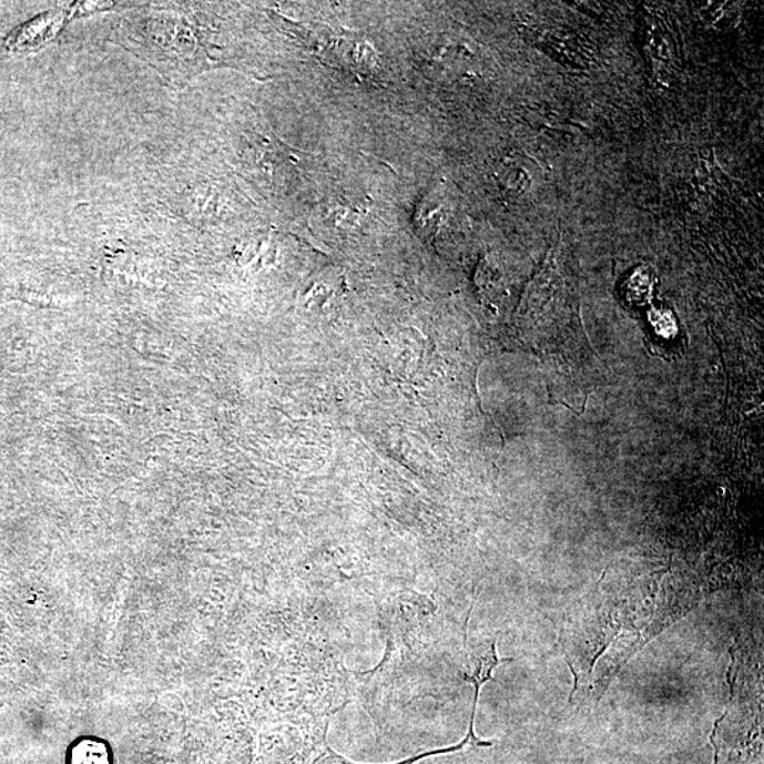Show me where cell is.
I'll list each match as a JSON object with an SVG mask.
<instances>
[{
  "instance_id": "obj_1",
  "label": "cell",
  "mask_w": 764,
  "mask_h": 764,
  "mask_svg": "<svg viewBox=\"0 0 764 764\" xmlns=\"http://www.w3.org/2000/svg\"><path fill=\"white\" fill-rule=\"evenodd\" d=\"M493 746V743L491 742H486L479 740L477 737L476 732H475V721L470 720V725H469V731L468 735H466L465 740L458 743V745L455 746H449L445 748H436V751L432 752H425L420 753L418 756H414L411 758H407V761H403L399 763L395 764H414L419 761H422V758H427L430 756H436V755H446V753H456V752H464L468 751V748H473V747H490ZM313 764H357L353 763L350 761H347L346 757H343L342 755H338L333 748L327 746V743L325 746H323V752L320 753L319 756L315 758V762Z\"/></svg>"
},
{
  "instance_id": "obj_2",
  "label": "cell",
  "mask_w": 764,
  "mask_h": 764,
  "mask_svg": "<svg viewBox=\"0 0 764 764\" xmlns=\"http://www.w3.org/2000/svg\"><path fill=\"white\" fill-rule=\"evenodd\" d=\"M73 764H110V756L104 745L85 741L74 748Z\"/></svg>"
}]
</instances>
